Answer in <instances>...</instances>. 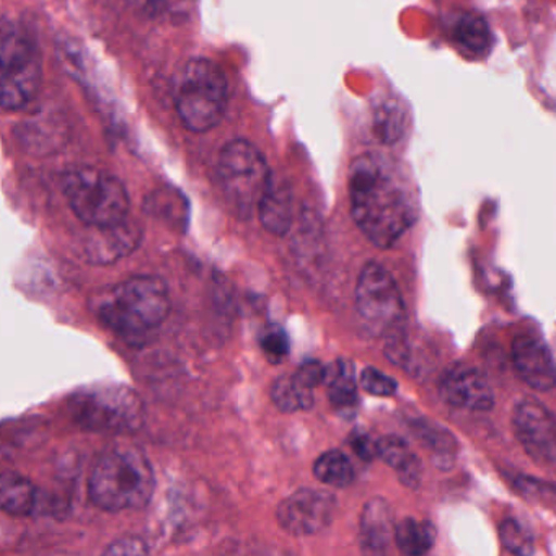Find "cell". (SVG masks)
Returning a JSON list of instances; mask_svg holds the SVG:
<instances>
[{
	"instance_id": "1",
	"label": "cell",
	"mask_w": 556,
	"mask_h": 556,
	"mask_svg": "<svg viewBox=\"0 0 556 556\" xmlns=\"http://www.w3.org/2000/svg\"><path fill=\"white\" fill-rule=\"evenodd\" d=\"M351 214L379 249L395 245L418 217L415 190L405 167L382 152L354 159L348 178Z\"/></svg>"
},
{
	"instance_id": "2",
	"label": "cell",
	"mask_w": 556,
	"mask_h": 556,
	"mask_svg": "<svg viewBox=\"0 0 556 556\" xmlns=\"http://www.w3.org/2000/svg\"><path fill=\"white\" fill-rule=\"evenodd\" d=\"M154 490V468L136 445H113L100 455L90 473V500L106 513L141 509L151 501Z\"/></svg>"
},
{
	"instance_id": "3",
	"label": "cell",
	"mask_w": 556,
	"mask_h": 556,
	"mask_svg": "<svg viewBox=\"0 0 556 556\" xmlns=\"http://www.w3.org/2000/svg\"><path fill=\"white\" fill-rule=\"evenodd\" d=\"M93 311L115 333L141 337L164 324L170 314V295L164 279L135 276L97 295Z\"/></svg>"
},
{
	"instance_id": "4",
	"label": "cell",
	"mask_w": 556,
	"mask_h": 556,
	"mask_svg": "<svg viewBox=\"0 0 556 556\" xmlns=\"http://www.w3.org/2000/svg\"><path fill=\"white\" fill-rule=\"evenodd\" d=\"M227 99L226 76L214 61L194 58L175 76V110L190 131L207 132L216 128L226 113Z\"/></svg>"
},
{
	"instance_id": "5",
	"label": "cell",
	"mask_w": 556,
	"mask_h": 556,
	"mask_svg": "<svg viewBox=\"0 0 556 556\" xmlns=\"http://www.w3.org/2000/svg\"><path fill=\"white\" fill-rule=\"evenodd\" d=\"M63 191L71 210L86 226L100 229L128 219V191L109 172L89 165L70 168L63 177Z\"/></svg>"
},
{
	"instance_id": "6",
	"label": "cell",
	"mask_w": 556,
	"mask_h": 556,
	"mask_svg": "<svg viewBox=\"0 0 556 556\" xmlns=\"http://www.w3.org/2000/svg\"><path fill=\"white\" fill-rule=\"evenodd\" d=\"M67 409L77 426L99 434H131L144 422V405L126 386L87 387L71 396Z\"/></svg>"
},
{
	"instance_id": "7",
	"label": "cell",
	"mask_w": 556,
	"mask_h": 556,
	"mask_svg": "<svg viewBox=\"0 0 556 556\" xmlns=\"http://www.w3.org/2000/svg\"><path fill=\"white\" fill-rule=\"evenodd\" d=\"M0 58V103L8 112H18L40 92L43 80L40 50L24 27L5 18Z\"/></svg>"
},
{
	"instance_id": "8",
	"label": "cell",
	"mask_w": 556,
	"mask_h": 556,
	"mask_svg": "<svg viewBox=\"0 0 556 556\" xmlns=\"http://www.w3.org/2000/svg\"><path fill=\"white\" fill-rule=\"evenodd\" d=\"M217 177L227 203L239 217L252 216L258 210L266 188L271 184L265 155L245 139L227 142L217 162Z\"/></svg>"
},
{
	"instance_id": "9",
	"label": "cell",
	"mask_w": 556,
	"mask_h": 556,
	"mask_svg": "<svg viewBox=\"0 0 556 556\" xmlns=\"http://www.w3.org/2000/svg\"><path fill=\"white\" fill-rule=\"evenodd\" d=\"M356 308L367 327L379 334L399 333L405 324V302L395 278L379 263H367L357 278Z\"/></svg>"
},
{
	"instance_id": "10",
	"label": "cell",
	"mask_w": 556,
	"mask_h": 556,
	"mask_svg": "<svg viewBox=\"0 0 556 556\" xmlns=\"http://www.w3.org/2000/svg\"><path fill=\"white\" fill-rule=\"evenodd\" d=\"M337 509V497L330 491L302 488L279 503L276 519L285 532L307 536L327 529Z\"/></svg>"
},
{
	"instance_id": "11",
	"label": "cell",
	"mask_w": 556,
	"mask_h": 556,
	"mask_svg": "<svg viewBox=\"0 0 556 556\" xmlns=\"http://www.w3.org/2000/svg\"><path fill=\"white\" fill-rule=\"evenodd\" d=\"M514 431L536 464L556 462V418L539 400H520L514 409Z\"/></svg>"
},
{
	"instance_id": "12",
	"label": "cell",
	"mask_w": 556,
	"mask_h": 556,
	"mask_svg": "<svg viewBox=\"0 0 556 556\" xmlns=\"http://www.w3.org/2000/svg\"><path fill=\"white\" fill-rule=\"evenodd\" d=\"M439 393L442 400L455 408L470 412H490L494 406V393L486 377L477 367L455 366L442 377Z\"/></svg>"
},
{
	"instance_id": "13",
	"label": "cell",
	"mask_w": 556,
	"mask_h": 556,
	"mask_svg": "<svg viewBox=\"0 0 556 556\" xmlns=\"http://www.w3.org/2000/svg\"><path fill=\"white\" fill-rule=\"evenodd\" d=\"M513 361L517 374L527 386L539 392L555 389V357L545 341L533 334H520L513 343Z\"/></svg>"
},
{
	"instance_id": "14",
	"label": "cell",
	"mask_w": 556,
	"mask_h": 556,
	"mask_svg": "<svg viewBox=\"0 0 556 556\" xmlns=\"http://www.w3.org/2000/svg\"><path fill=\"white\" fill-rule=\"evenodd\" d=\"M86 245L90 263L109 265L138 249L142 239L141 227L128 219L112 227H100Z\"/></svg>"
},
{
	"instance_id": "15",
	"label": "cell",
	"mask_w": 556,
	"mask_h": 556,
	"mask_svg": "<svg viewBox=\"0 0 556 556\" xmlns=\"http://www.w3.org/2000/svg\"><path fill=\"white\" fill-rule=\"evenodd\" d=\"M396 527L393 526V513L383 497L367 501L361 514L359 543L366 553H383L389 548Z\"/></svg>"
},
{
	"instance_id": "16",
	"label": "cell",
	"mask_w": 556,
	"mask_h": 556,
	"mask_svg": "<svg viewBox=\"0 0 556 556\" xmlns=\"http://www.w3.org/2000/svg\"><path fill=\"white\" fill-rule=\"evenodd\" d=\"M260 220L273 236L282 237L289 232L294 219V194L288 181L271 178L258 204Z\"/></svg>"
},
{
	"instance_id": "17",
	"label": "cell",
	"mask_w": 556,
	"mask_h": 556,
	"mask_svg": "<svg viewBox=\"0 0 556 556\" xmlns=\"http://www.w3.org/2000/svg\"><path fill=\"white\" fill-rule=\"evenodd\" d=\"M377 457L395 470L396 477L406 488L418 490L422 480V464L408 442L396 435H386L377 441Z\"/></svg>"
},
{
	"instance_id": "18",
	"label": "cell",
	"mask_w": 556,
	"mask_h": 556,
	"mask_svg": "<svg viewBox=\"0 0 556 556\" xmlns=\"http://www.w3.org/2000/svg\"><path fill=\"white\" fill-rule=\"evenodd\" d=\"M38 504V491L28 478L5 471L0 478V507L9 516L27 517Z\"/></svg>"
},
{
	"instance_id": "19",
	"label": "cell",
	"mask_w": 556,
	"mask_h": 556,
	"mask_svg": "<svg viewBox=\"0 0 556 556\" xmlns=\"http://www.w3.org/2000/svg\"><path fill=\"white\" fill-rule=\"evenodd\" d=\"M328 399L338 412H351L357 405V382L354 364L348 359L334 361L327 367Z\"/></svg>"
},
{
	"instance_id": "20",
	"label": "cell",
	"mask_w": 556,
	"mask_h": 556,
	"mask_svg": "<svg viewBox=\"0 0 556 556\" xmlns=\"http://www.w3.org/2000/svg\"><path fill=\"white\" fill-rule=\"evenodd\" d=\"M408 125V110L400 100L386 99L374 109L372 131L382 144H396L406 135Z\"/></svg>"
},
{
	"instance_id": "21",
	"label": "cell",
	"mask_w": 556,
	"mask_h": 556,
	"mask_svg": "<svg viewBox=\"0 0 556 556\" xmlns=\"http://www.w3.org/2000/svg\"><path fill=\"white\" fill-rule=\"evenodd\" d=\"M452 38L462 51L473 54V56H484L493 47V34H491L490 25L480 15H462L457 24L454 25Z\"/></svg>"
},
{
	"instance_id": "22",
	"label": "cell",
	"mask_w": 556,
	"mask_h": 556,
	"mask_svg": "<svg viewBox=\"0 0 556 556\" xmlns=\"http://www.w3.org/2000/svg\"><path fill=\"white\" fill-rule=\"evenodd\" d=\"M434 523L429 520H419L415 517H406L395 529V543L400 552L409 556L426 555L434 546Z\"/></svg>"
},
{
	"instance_id": "23",
	"label": "cell",
	"mask_w": 556,
	"mask_h": 556,
	"mask_svg": "<svg viewBox=\"0 0 556 556\" xmlns=\"http://www.w3.org/2000/svg\"><path fill=\"white\" fill-rule=\"evenodd\" d=\"M271 400L281 412H307L314 406V390L305 387L301 380L292 376H282L271 387Z\"/></svg>"
},
{
	"instance_id": "24",
	"label": "cell",
	"mask_w": 556,
	"mask_h": 556,
	"mask_svg": "<svg viewBox=\"0 0 556 556\" xmlns=\"http://www.w3.org/2000/svg\"><path fill=\"white\" fill-rule=\"evenodd\" d=\"M314 475L321 483L333 488H346L354 481V468L346 454L328 451L315 460Z\"/></svg>"
},
{
	"instance_id": "25",
	"label": "cell",
	"mask_w": 556,
	"mask_h": 556,
	"mask_svg": "<svg viewBox=\"0 0 556 556\" xmlns=\"http://www.w3.org/2000/svg\"><path fill=\"white\" fill-rule=\"evenodd\" d=\"M193 0H128L129 8L148 18L185 17Z\"/></svg>"
},
{
	"instance_id": "26",
	"label": "cell",
	"mask_w": 556,
	"mask_h": 556,
	"mask_svg": "<svg viewBox=\"0 0 556 556\" xmlns=\"http://www.w3.org/2000/svg\"><path fill=\"white\" fill-rule=\"evenodd\" d=\"M501 540H503L504 548L513 555L527 556L533 553L532 533L519 520H504L501 526Z\"/></svg>"
},
{
	"instance_id": "27",
	"label": "cell",
	"mask_w": 556,
	"mask_h": 556,
	"mask_svg": "<svg viewBox=\"0 0 556 556\" xmlns=\"http://www.w3.org/2000/svg\"><path fill=\"white\" fill-rule=\"evenodd\" d=\"M260 348L263 354L268 357L269 363L279 364L289 356L291 343L288 333L279 325H268L260 334Z\"/></svg>"
},
{
	"instance_id": "28",
	"label": "cell",
	"mask_w": 556,
	"mask_h": 556,
	"mask_svg": "<svg viewBox=\"0 0 556 556\" xmlns=\"http://www.w3.org/2000/svg\"><path fill=\"white\" fill-rule=\"evenodd\" d=\"M359 383L367 393L374 396H392L399 389V383L392 377L376 367H366L361 372Z\"/></svg>"
},
{
	"instance_id": "29",
	"label": "cell",
	"mask_w": 556,
	"mask_h": 556,
	"mask_svg": "<svg viewBox=\"0 0 556 556\" xmlns=\"http://www.w3.org/2000/svg\"><path fill=\"white\" fill-rule=\"evenodd\" d=\"M418 429V435L426 445L432 448V454L445 455L451 457L454 452V438L444 431L442 428H435V426L419 425L416 426Z\"/></svg>"
},
{
	"instance_id": "30",
	"label": "cell",
	"mask_w": 556,
	"mask_h": 556,
	"mask_svg": "<svg viewBox=\"0 0 556 556\" xmlns=\"http://www.w3.org/2000/svg\"><path fill=\"white\" fill-rule=\"evenodd\" d=\"M295 377L304 383L308 389L314 390L315 387L321 386L327 379V367L317 359L305 361L299 369L295 370Z\"/></svg>"
},
{
	"instance_id": "31",
	"label": "cell",
	"mask_w": 556,
	"mask_h": 556,
	"mask_svg": "<svg viewBox=\"0 0 556 556\" xmlns=\"http://www.w3.org/2000/svg\"><path fill=\"white\" fill-rule=\"evenodd\" d=\"M106 555H146L149 553L148 543L138 536H126V539L116 540L109 548H105Z\"/></svg>"
},
{
	"instance_id": "32",
	"label": "cell",
	"mask_w": 556,
	"mask_h": 556,
	"mask_svg": "<svg viewBox=\"0 0 556 556\" xmlns=\"http://www.w3.org/2000/svg\"><path fill=\"white\" fill-rule=\"evenodd\" d=\"M351 445H353L356 454L359 455L363 460H372L377 455V442L370 441L367 435L356 434L351 439Z\"/></svg>"
}]
</instances>
